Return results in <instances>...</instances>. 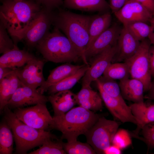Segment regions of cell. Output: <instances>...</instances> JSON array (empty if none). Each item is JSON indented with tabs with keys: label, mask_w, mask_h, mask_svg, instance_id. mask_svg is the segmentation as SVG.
Returning a JSON list of instances; mask_svg holds the SVG:
<instances>
[{
	"label": "cell",
	"mask_w": 154,
	"mask_h": 154,
	"mask_svg": "<svg viewBox=\"0 0 154 154\" xmlns=\"http://www.w3.org/2000/svg\"><path fill=\"white\" fill-rule=\"evenodd\" d=\"M0 9L1 23L17 40H22L24 32L41 10L40 5L32 0H4Z\"/></svg>",
	"instance_id": "obj_1"
},
{
	"label": "cell",
	"mask_w": 154,
	"mask_h": 154,
	"mask_svg": "<svg viewBox=\"0 0 154 154\" xmlns=\"http://www.w3.org/2000/svg\"><path fill=\"white\" fill-rule=\"evenodd\" d=\"M92 17L64 10L53 15L52 24L54 27L64 33L87 65L89 64L86 51L89 41V28Z\"/></svg>",
	"instance_id": "obj_2"
},
{
	"label": "cell",
	"mask_w": 154,
	"mask_h": 154,
	"mask_svg": "<svg viewBox=\"0 0 154 154\" xmlns=\"http://www.w3.org/2000/svg\"><path fill=\"white\" fill-rule=\"evenodd\" d=\"M100 117L95 112L79 106L63 115L53 116L51 129L62 133V140L75 141L80 135H85Z\"/></svg>",
	"instance_id": "obj_3"
},
{
	"label": "cell",
	"mask_w": 154,
	"mask_h": 154,
	"mask_svg": "<svg viewBox=\"0 0 154 154\" xmlns=\"http://www.w3.org/2000/svg\"><path fill=\"white\" fill-rule=\"evenodd\" d=\"M4 111V118L11 129L15 141V153L26 154L30 150L41 146L47 139L56 138L49 131L35 129L26 124L7 106Z\"/></svg>",
	"instance_id": "obj_4"
},
{
	"label": "cell",
	"mask_w": 154,
	"mask_h": 154,
	"mask_svg": "<svg viewBox=\"0 0 154 154\" xmlns=\"http://www.w3.org/2000/svg\"><path fill=\"white\" fill-rule=\"evenodd\" d=\"M36 47L44 59L49 61L56 63L76 62L80 58L70 41L56 27Z\"/></svg>",
	"instance_id": "obj_5"
},
{
	"label": "cell",
	"mask_w": 154,
	"mask_h": 154,
	"mask_svg": "<svg viewBox=\"0 0 154 154\" xmlns=\"http://www.w3.org/2000/svg\"><path fill=\"white\" fill-rule=\"evenodd\" d=\"M121 122L100 116L85 133L87 142L96 154H104V151L112 144Z\"/></svg>",
	"instance_id": "obj_6"
},
{
	"label": "cell",
	"mask_w": 154,
	"mask_h": 154,
	"mask_svg": "<svg viewBox=\"0 0 154 154\" xmlns=\"http://www.w3.org/2000/svg\"><path fill=\"white\" fill-rule=\"evenodd\" d=\"M151 44L149 40L145 39L142 40L135 53L124 62L129 66L131 78L137 79L142 82L144 92L149 90L152 83L149 57Z\"/></svg>",
	"instance_id": "obj_7"
},
{
	"label": "cell",
	"mask_w": 154,
	"mask_h": 154,
	"mask_svg": "<svg viewBox=\"0 0 154 154\" xmlns=\"http://www.w3.org/2000/svg\"><path fill=\"white\" fill-rule=\"evenodd\" d=\"M14 112L19 119L32 127L47 131L51 129L53 117L45 103H39L29 108H16Z\"/></svg>",
	"instance_id": "obj_8"
},
{
	"label": "cell",
	"mask_w": 154,
	"mask_h": 154,
	"mask_svg": "<svg viewBox=\"0 0 154 154\" xmlns=\"http://www.w3.org/2000/svg\"><path fill=\"white\" fill-rule=\"evenodd\" d=\"M53 18L51 11L45 8L41 9L24 32L22 40L25 41L28 46L36 47L49 32Z\"/></svg>",
	"instance_id": "obj_9"
},
{
	"label": "cell",
	"mask_w": 154,
	"mask_h": 154,
	"mask_svg": "<svg viewBox=\"0 0 154 154\" xmlns=\"http://www.w3.org/2000/svg\"><path fill=\"white\" fill-rule=\"evenodd\" d=\"M117 50V43L110 46L94 57L90 66L82 78V86H90L91 82L101 77L112 63Z\"/></svg>",
	"instance_id": "obj_10"
},
{
	"label": "cell",
	"mask_w": 154,
	"mask_h": 154,
	"mask_svg": "<svg viewBox=\"0 0 154 154\" xmlns=\"http://www.w3.org/2000/svg\"><path fill=\"white\" fill-rule=\"evenodd\" d=\"M44 64L43 60L36 57L29 60L22 69L17 68L18 77L23 84L37 89L45 80L43 70Z\"/></svg>",
	"instance_id": "obj_11"
},
{
	"label": "cell",
	"mask_w": 154,
	"mask_h": 154,
	"mask_svg": "<svg viewBox=\"0 0 154 154\" xmlns=\"http://www.w3.org/2000/svg\"><path fill=\"white\" fill-rule=\"evenodd\" d=\"M114 14L123 25L137 22L146 23L150 20L153 15L136 0H129Z\"/></svg>",
	"instance_id": "obj_12"
},
{
	"label": "cell",
	"mask_w": 154,
	"mask_h": 154,
	"mask_svg": "<svg viewBox=\"0 0 154 154\" xmlns=\"http://www.w3.org/2000/svg\"><path fill=\"white\" fill-rule=\"evenodd\" d=\"M48 101V97L40 93L37 89L26 86L21 83L8 101L7 106L11 108H22Z\"/></svg>",
	"instance_id": "obj_13"
},
{
	"label": "cell",
	"mask_w": 154,
	"mask_h": 154,
	"mask_svg": "<svg viewBox=\"0 0 154 154\" xmlns=\"http://www.w3.org/2000/svg\"><path fill=\"white\" fill-rule=\"evenodd\" d=\"M96 84L102 100L114 117L121 122H130L137 125V121L129 106L125 101L110 96L102 90L99 84Z\"/></svg>",
	"instance_id": "obj_14"
},
{
	"label": "cell",
	"mask_w": 154,
	"mask_h": 154,
	"mask_svg": "<svg viewBox=\"0 0 154 154\" xmlns=\"http://www.w3.org/2000/svg\"><path fill=\"white\" fill-rule=\"evenodd\" d=\"M140 42L123 25L117 42V50L112 63L125 62L131 57L138 48Z\"/></svg>",
	"instance_id": "obj_15"
},
{
	"label": "cell",
	"mask_w": 154,
	"mask_h": 154,
	"mask_svg": "<svg viewBox=\"0 0 154 154\" xmlns=\"http://www.w3.org/2000/svg\"><path fill=\"white\" fill-rule=\"evenodd\" d=\"M121 30L119 27L115 24L104 32L86 50V56L87 59L94 57L108 47L116 44Z\"/></svg>",
	"instance_id": "obj_16"
},
{
	"label": "cell",
	"mask_w": 154,
	"mask_h": 154,
	"mask_svg": "<svg viewBox=\"0 0 154 154\" xmlns=\"http://www.w3.org/2000/svg\"><path fill=\"white\" fill-rule=\"evenodd\" d=\"M48 97L53 109L54 116L64 114L77 104L76 94L69 90L60 91Z\"/></svg>",
	"instance_id": "obj_17"
},
{
	"label": "cell",
	"mask_w": 154,
	"mask_h": 154,
	"mask_svg": "<svg viewBox=\"0 0 154 154\" xmlns=\"http://www.w3.org/2000/svg\"><path fill=\"white\" fill-rule=\"evenodd\" d=\"M86 65L84 64L76 65L66 63L57 67L51 72L47 79L37 89V90L43 94L44 92L47 91L50 86L74 74Z\"/></svg>",
	"instance_id": "obj_18"
},
{
	"label": "cell",
	"mask_w": 154,
	"mask_h": 154,
	"mask_svg": "<svg viewBox=\"0 0 154 154\" xmlns=\"http://www.w3.org/2000/svg\"><path fill=\"white\" fill-rule=\"evenodd\" d=\"M119 85L124 99L133 103L144 102V86L140 81L129 78L119 81Z\"/></svg>",
	"instance_id": "obj_19"
},
{
	"label": "cell",
	"mask_w": 154,
	"mask_h": 154,
	"mask_svg": "<svg viewBox=\"0 0 154 154\" xmlns=\"http://www.w3.org/2000/svg\"><path fill=\"white\" fill-rule=\"evenodd\" d=\"M35 57L28 52L20 49L15 44L13 48L0 56V66L16 68L23 66Z\"/></svg>",
	"instance_id": "obj_20"
},
{
	"label": "cell",
	"mask_w": 154,
	"mask_h": 154,
	"mask_svg": "<svg viewBox=\"0 0 154 154\" xmlns=\"http://www.w3.org/2000/svg\"><path fill=\"white\" fill-rule=\"evenodd\" d=\"M17 68L0 81V110H4L18 88L21 85L17 72Z\"/></svg>",
	"instance_id": "obj_21"
},
{
	"label": "cell",
	"mask_w": 154,
	"mask_h": 154,
	"mask_svg": "<svg viewBox=\"0 0 154 154\" xmlns=\"http://www.w3.org/2000/svg\"><path fill=\"white\" fill-rule=\"evenodd\" d=\"M63 4L68 9L85 11L105 12L110 9L106 0H64Z\"/></svg>",
	"instance_id": "obj_22"
},
{
	"label": "cell",
	"mask_w": 154,
	"mask_h": 154,
	"mask_svg": "<svg viewBox=\"0 0 154 154\" xmlns=\"http://www.w3.org/2000/svg\"><path fill=\"white\" fill-rule=\"evenodd\" d=\"M112 20L111 15L108 11L92 16L89 28V41L86 50L111 26Z\"/></svg>",
	"instance_id": "obj_23"
},
{
	"label": "cell",
	"mask_w": 154,
	"mask_h": 154,
	"mask_svg": "<svg viewBox=\"0 0 154 154\" xmlns=\"http://www.w3.org/2000/svg\"><path fill=\"white\" fill-rule=\"evenodd\" d=\"M129 106L138 123L137 128L133 134L137 135L143 126L154 121V104L147 105L143 102L133 103Z\"/></svg>",
	"instance_id": "obj_24"
},
{
	"label": "cell",
	"mask_w": 154,
	"mask_h": 154,
	"mask_svg": "<svg viewBox=\"0 0 154 154\" xmlns=\"http://www.w3.org/2000/svg\"><path fill=\"white\" fill-rule=\"evenodd\" d=\"M90 66L89 65H86L74 74L51 86L47 90L48 94L51 95L60 91L69 90L83 76Z\"/></svg>",
	"instance_id": "obj_25"
},
{
	"label": "cell",
	"mask_w": 154,
	"mask_h": 154,
	"mask_svg": "<svg viewBox=\"0 0 154 154\" xmlns=\"http://www.w3.org/2000/svg\"><path fill=\"white\" fill-rule=\"evenodd\" d=\"M12 130L6 121L0 125V154H11L13 150L14 137Z\"/></svg>",
	"instance_id": "obj_26"
},
{
	"label": "cell",
	"mask_w": 154,
	"mask_h": 154,
	"mask_svg": "<svg viewBox=\"0 0 154 154\" xmlns=\"http://www.w3.org/2000/svg\"><path fill=\"white\" fill-rule=\"evenodd\" d=\"M103 75L107 78L114 80L120 81L129 78L130 76L129 66L125 62L112 63Z\"/></svg>",
	"instance_id": "obj_27"
},
{
	"label": "cell",
	"mask_w": 154,
	"mask_h": 154,
	"mask_svg": "<svg viewBox=\"0 0 154 154\" xmlns=\"http://www.w3.org/2000/svg\"><path fill=\"white\" fill-rule=\"evenodd\" d=\"M95 81L107 94L120 100H124L121 93L119 84L115 80L103 76Z\"/></svg>",
	"instance_id": "obj_28"
},
{
	"label": "cell",
	"mask_w": 154,
	"mask_h": 154,
	"mask_svg": "<svg viewBox=\"0 0 154 154\" xmlns=\"http://www.w3.org/2000/svg\"><path fill=\"white\" fill-rule=\"evenodd\" d=\"M54 138H49L45 141L38 149L32 151L29 154H65L62 141L61 139L55 141Z\"/></svg>",
	"instance_id": "obj_29"
},
{
	"label": "cell",
	"mask_w": 154,
	"mask_h": 154,
	"mask_svg": "<svg viewBox=\"0 0 154 154\" xmlns=\"http://www.w3.org/2000/svg\"><path fill=\"white\" fill-rule=\"evenodd\" d=\"M64 150L66 154H94L96 153L88 143H82L76 140L62 142Z\"/></svg>",
	"instance_id": "obj_30"
},
{
	"label": "cell",
	"mask_w": 154,
	"mask_h": 154,
	"mask_svg": "<svg viewBox=\"0 0 154 154\" xmlns=\"http://www.w3.org/2000/svg\"><path fill=\"white\" fill-rule=\"evenodd\" d=\"M125 25L127 29L138 40L142 41L145 39L153 32L154 29L146 23L137 22Z\"/></svg>",
	"instance_id": "obj_31"
},
{
	"label": "cell",
	"mask_w": 154,
	"mask_h": 154,
	"mask_svg": "<svg viewBox=\"0 0 154 154\" xmlns=\"http://www.w3.org/2000/svg\"><path fill=\"white\" fill-rule=\"evenodd\" d=\"M142 137L137 136L133 137L144 142L148 147L151 148L154 145V121L147 123L141 129Z\"/></svg>",
	"instance_id": "obj_32"
},
{
	"label": "cell",
	"mask_w": 154,
	"mask_h": 154,
	"mask_svg": "<svg viewBox=\"0 0 154 154\" xmlns=\"http://www.w3.org/2000/svg\"><path fill=\"white\" fill-rule=\"evenodd\" d=\"M131 143L130 135L127 131L123 129H118L114 136L112 144L121 149L126 148Z\"/></svg>",
	"instance_id": "obj_33"
},
{
	"label": "cell",
	"mask_w": 154,
	"mask_h": 154,
	"mask_svg": "<svg viewBox=\"0 0 154 154\" xmlns=\"http://www.w3.org/2000/svg\"><path fill=\"white\" fill-rule=\"evenodd\" d=\"M7 31L1 23L0 26V53L3 54L13 48L15 45L10 38Z\"/></svg>",
	"instance_id": "obj_34"
},
{
	"label": "cell",
	"mask_w": 154,
	"mask_h": 154,
	"mask_svg": "<svg viewBox=\"0 0 154 154\" xmlns=\"http://www.w3.org/2000/svg\"><path fill=\"white\" fill-rule=\"evenodd\" d=\"M102 100L101 96L98 94L89 100L80 102L78 104L85 109L95 112L102 109Z\"/></svg>",
	"instance_id": "obj_35"
},
{
	"label": "cell",
	"mask_w": 154,
	"mask_h": 154,
	"mask_svg": "<svg viewBox=\"0 0 154 154\" xmlns=\"http://www.w3.org/2000/svg\"><path fill=\"white\" fill-rule=\"evenodd\" d=\"M98 94L90 86H82L81 89L76 95L77 104L87 101L95 97Z\"/></svg>",
	"instance_id": "obj_36"
},
{
	"label": "cell",
	"mask_w": 154,
	"mask_h": 154,
	"mask_svg": "<svg viewBox=\"0 0 154 154\" xmlns=\"http://www.w3.org/2000/svg\"><path fill=\"white\" fill-rule=\"evenodd\" d=\"M40 5H42L47 10L51 11L52 9L59 7L63 4L62 0H32Z\"/></svg>",
	"instance_id": "obj_37"
},
{
	"label": "cell",
	"mask_w": 154,
	"mask_h": 154,
	"mask_svg": "<svg viewBox=\"0 0 154 154\" xmlns=\"http://www.w3.org/2000/svg\"><path fill=\"white\" fill-rule=\"evenodd\" d=\"M110 9L114 13L121 9L129 0H110Z\"/></svg>",
	"instance_id": "obj_38"
},
{
	"label": "cell",
	"mask_w": 154,
	"mask_h": 154,
	"mask_svg": "<svg viewBox=\"0 0 154 154\" xmlns=\"http://www.w3.org/2000/svg\"><path fill=\"white\" fill-rule=\"evenodd\" d=\"M152 14H154V0H136Z\"/></svg>",
	"instance_id": "obj_39"
},
{
	"label": "cell",
	"mask_w": 154,
	"mask_h": 154,
	"mask_svg": "<svg viewBox=\"0 0 154 154\" xmlns=\"http://www.w3.org/2000/svg\"><path fill=\"white\" fill-rule=\"evenodd\" d=\"M149 57L150 71L152 77H154V45L150 46Z\"/></svg>",
	"instance_id": "obj_40"
},
{
	"label": "cell",
	"mask_w": 154,
	"mask_h": 154,
	"mask_svg": "<svg viewBox=\"0 0 154 154\" xmlns=\"http://www.w3.org/2000/svg\"><path fill=\"white\" fill-rule=\"evenodd\" d=\"M15 68L0 66V81Z\"/></svg>",
	"instance_id": "obj_41"
},
{
	"label": "cell",
	"mask_w": 154,
	"mask_h": 154,
	"mask_svg": "<svg viewBox=\"0 0 154 154\" xmlns=\"http://www.w3.org/2000/svg\"><path fill=\"white\" fill-rule=\"evenodd\" d=\"M121 153V149L113 144L109 146L104 152V154H119Z\"/></svg>",
	"instance_id": "obj_42"
},
{
	"label": "cell",
	"mask_w": 154,
	"mask_h": 154,
	"mask_svg": "<svg viewBox=\"0 0 154 154\" xmlns=\"http://www.w3.org/2000/svg\"><path fill=\"white\" fill-rule=\"evenodd\" d=\"M149 92L146 98L154 101V82L151 83V87L148 90Z\"/></svg>",
	"instance_id": "obj_43"
},
{
	"label": "cell",
	"mask_w": 154,
	"mask_h": 154,
	"mask_svg": "<svg viewBox=\"0 0 154 154\" xmlns=\"http://www.w3.org/2000/svg\"><path fill=\"white\" fill-rule=\"evenodd\" d=\"M151 43L154 45V32L152 33L148 37Z\"/></svg>",
	"instance_id": "obj_44"
},
{
	"label": "cell",
	"mask_w": 154,
	"mask_h": 154,
	"mask_svg": "<svg viewBox=\"0 0 154 154\" xmlns=\"http://www.w3.org/2000/svg\"><path fill=\"white\" fill-rule=\"evenodd\" d=\"M151 26L154 29V17L152 18L149 21Z\"/></svg>",
	"instance_id": "obj_45"
},
{
	"label": "cell",
	"mask_w": 154,
	"mask_h": 154,
	"mask_svg": "<svg viewBox=\"0 0 154 154\" xmlns=\"http://www.w3.org/2000/svg\"><path fill=\"white\" fill-rule=\"evenodd\" d=\"M13 0V1H21V0Z\"/></svg>",
	"instance_id": "obj_46"
},
{
	"label": "cell",
	"mask_w": 154,
	"mask_h": 154,
	"mask_svg": "<svg viewBox=\"0 0 154 154\" xmlns=\"http://www.w3.org/2000/svg\"><path fill=\"white\" fill-rule=\"evenodd\" d=\"M154 148V145L153 146V148Z\"/></svg>",
	"instance_id": "obj_47"
},
{
	"label": "cell",
	"mask_w": 154,
	"mask_h": 154,
	"mask_svg": "<svg viewBox=\"0 0 154 154\" xmlns=\"http://www.w3.org/2000/svg\"><path fill=\"white\" fill-rule=\"evenodd\" d=\"M153 154H154V153H153Z\"/></svg>",
	"instance_id": "obj_48"
}]
</instances>
